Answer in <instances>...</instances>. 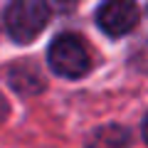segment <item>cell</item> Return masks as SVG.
Wrapping results in <instances>:
<instances>
[{
	"label": "cell",
	"instance_id": "cell-1",
	"mask_svg": "<svg viewBox=\"0 0 148 148\" xmlns=\"http://www.w3.org/2000/svg\"><path fill=\"white\" fill-rule=\"evenodd\" d=\"M49 22L45 0H12L5 10V27L15 42H32Z\"/></svg>",
	"mask_w": 148,
	"mask_h": 148
},
{
	"label": "cell",
	"instance_id": "cell-2",
	"mask_svg": "<svg viewBox=\"0 0 148 148\" xmlns=\"http://www.w3.org/2000/svg\"><path fill=\"white\" fill-rule=\"evenodd\" d=\"M47 62L52 67V72H57L59 77H67V79H79L91 67L89 49H86L84 40L77 35L54 37L47 52Z\"/></svg>",
	"mask_w": 148,
	"mask_h": 148
},
{
	"label": "cell",
	"instance_id": "cell-3",
	"mask_svg": "<svg viewBox=\"0 0 148 148\" xmlns=\"http://www.w3.org/2000/svg\"><path fill=\"white\" fill-rule=\"evenodd\" d=\"M138 5L133 0H104L96 10V25L109 37H123L138 25Z\"/></svg>",
	"mask_w": 148,
	"mask_h": 148
},
{
	"label": "cell",
	"instance_id": "cell-4",
	"mask_svg": "<svg viewBox=\"0 0 148 148\" xmlns=\"http://www.w3.org/2000/svg\"><path fill=\"white\" fill-rule=\"evenodd\" d=\"M86 148H131V136L121 126H101L86 141Z\"/></svg>",
	"mask_w": 148,
	"mask_h": 148
},
{
	"label": "cell",
	"instance_id": "cell-5",
	"mask_svg": "<svg viewBox=\"0 0 148 148\" xmlns=\"http://www.w3.org/2000/svg\"><path fill=\"white\" fill-rule=\"evenodd\" d=\"M10 84L20 94H37V91H42L45 82L32 64H15L10 69Z\"/></svg>",
	"mask_w": 148,
	"mask_h": 148
},
{
	"label": "cell",
	"instance_id": "cell-6",
	"mask_svg": "<svg viewBox=\"0 0 148 148\" xmlns=\"http://www.w3.org/2000/svg\"><path fill=\"white\" fill-rule=\"evenodd\" d=\"M143 138H146V143H148V116L143 119Z\"/></svg>",
	"mask_w": 148,
	"mask_h": 148
},
{
	"label": "cell",
	"instance_id": "cell-7",
	"mask_svg": "<svg viewBox=\"0 0 148 148\" xmlns=\"http://www.w3.org/2000/svg\"><path fill=\"white\" fill-rule=\"evenodd\" d=\"M62 3H74V0H62Z\"/></svg>",
	"mask_w": 148,
	"mask_h": 148
}]
</instances>
